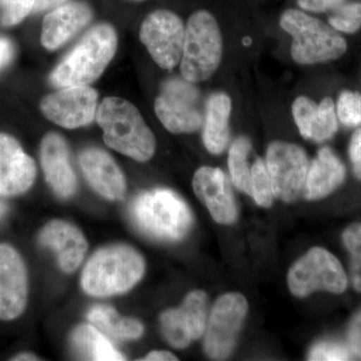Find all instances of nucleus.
<instances>
[{"label": "nucleus", "mask_w": 361, "mask_h": 361, "mask_svg": "<svg viewBox=\"0 0 361 361\" xmlns=\"http://www.w3.org/2000/svg\"><path fill=\"white\" fill-rule=\"evenodd\" d=\"M96 118L110 148L137 161H149L155 154V135L130 102L106 97L97 108Z\"/></svg>", "instance_id": "nucleus-1"}, {"label": "nucleus", "mask_w": 361, "mask_h": 361, "mask_svg": "<svg viewBox=\"0 0 361 361\" xmlns=\"http://www.w3.org/2000/svg\"><path fill=\"white\" fill-rule=\"evenodd\" d=\"M116 47L118 35L113 25L94 26L52 71L51 84L61 89L90 85L101 77L115 56Z\"/></svg>", "instance_id": "nucleus-2"}, {"label": "nucleus", "mask_w": 361, "mask_h": 361, "mask_svg": "<svg viewBox=\"0 0 361 361\" xmlns=\"http://www.w3.org/2000/svg\"><path fill=\"white\" fill-rule=\"evenodd\" d=\"M279 25L292 37L291 56L299 65H317L341 59L348 51L343 37L324 21L297 7L285 9Z\"/></svg>", "instance_id": "nucleus-3"}, {"label": "nucleus", "mask_w": 361, "mask_h": 361, "mask_svg": "<svg viewBox=\"0 0 361 361\" xmlns=\"http://www.w3.org/2000/svg\"><path fill=\"white\" fill-rule=\"evenodd\" d=\"M145 268L144 258L132 247H104L89 259L80 282L90 295H116L133 288L142 279Z\"/></svg>", "instance_id": "nucleus-4"}, {"label": "nucleus", "mask_w": 361, "mask_h": 361, "mask_svg": "<svg viewBox=\"0 0 361 361\" xmlns=\"http://www.w3.org/2000/svg\"><path fill=\"white\" fill-rule=\"evenodd\" d=\"M130 213L137 229L161 241H179L186 236L193 224L189 206L168 189L139 195L133 201Z\"/></svg>", "instance_id": "nucleus-5"}, {"label": "nucleus", "mask_w": 361, "mask_h": 361, "mask_svg": "<svg viewBox=\"0 0 361 361\" xmlns=\"http://www.w3.org/2000/svg\"><path fill=\"white\" fill-rule=\"evenodd\" d=\"M222 56V32L215 16L206 9L195 11L185 30L180 61L183 78L192 84L205 82L219 68Z\"/></svg>", "instance_id": "nucleus-6"}, {"label": "nucleus", "mask_w": 361, "mask_h": 361, "mask_svg": "<svg viewBox=\"0 0 361 361\" xmlns=\"http://www.w3.org/2000/svg\"><path fill=\"white\" fill-rule=\"evenodd\" d=\"M287 281L291 293L298 298L319 290L341 294L348 284L338 259L320 247L310 249L292 265Z\"/></svg>", "instance_id": "nucleus-7"}, {"label": "nucleus", "mask_w": 361, "mask_h": 361, "mask_svg": "<svg viewBox=\"0 0 361 361\" xmlns=\"http://www.w3.org/2000/svg\"><path fill=\"white\" fill-rule=\"evenodd\" d=\"M154 108L165 129L173 134H191L203 127L205 111H202L198 90L187 80L166 82Z\"/></svg>", "instance_id": "nucleus-8"}, {"label": "nucleus", "mask_w": 361, "mask_h": 361, "mask_svg": "<svg viewBox=\"0 0 361 361\" xmlns=\"http://www.w3.org/2000/svg\"><path fill=\"white\" fill-rule=\"evenodd\" d=\"M247 312L248 302L242 294H224L216 301L204 332V348L209 357L223 360L231 355Z\"/></svg>", "instance_id": "nucleus-9"}, {"label": "nucleus", "mask_w": 361, "mask_h": 361, "mask_svg": "<svg viewBox=\"0 0 361 361\" xmlns=\"http://www.w3.org/2000/svg\"><path fill=\"white\" fill-rule=\"evenodd\" d=\"M186 25L173 11L158 9L142 21L140 39L161 68L171 71L180 65Z\"/></svg>", "instance_id": "nucleus-10"}, {"label": "nucleus", "mask_w": 361, "mask_h": 361, "mask_svg": "<svg viewBox=\"0 0 361 361\" xmlns=\"http://www.w3.org/2000/svg\"><path fill=\"white\" fill-rule=\"evenodd\" d=\"M265 164L274 197L291 203L303 193L310 161L301 147L286 142H271Z\"/></svg>", "instance_id": "nucleus-11"}, {"label": "nucleus", "mask_w": 361, "mask_h": 361, "mask_svg": "<svg viewBox=\"0 0 361 361\" xmlns=\"http://www.w3.org/2000/svg\"><path fill=\"white\" fill-rule=\"evenodd\" d=\"M40 110L52 123L78 129L94 122L97 111V92L89 85L63 87L42 99Z\"/></svg>", "instance_id": "nucleus-12"}, {"label": "nucleus", "mask_w": 361, "mask_h": 361, "mask_svg": "<svg viewBox=\"0 0 361 361\" xmlns=\"http://www.w3.org/2000/svg\"><path fill=\"white\" fill-rule=\"evenodd\" d=\"M208 322V296L206 292H190L177 310H169L161 315L164 336L173 348H186L205 332Z\"/></svg>", "instance_id": "nucleus-13"}, {"label": "nucleus", "mask_w": 361, "mask_h": 361, "mask_svg": "<svg viewBox=\"0 0 361 361\" xmlns=\"http://www.w3.org/2000/svg\"><path fill=\"white\" fill-rule=\"evenodd\" d=\"M27 294L25 261L13 247L0 244V319L13 320L23 314Z\"/></svg>", "instance_id": "nucleus-14"}, {"label": "nucleus", "mask_w": 361, "mask_h": 361, "mask_svg": "<svg viewBox=\"0 0 361 361\" xmlns=\"http://www.w3.org/2000/svg\"><path fill=\"white\" fill-rule=\"evenodd\" d=\"M193 189L216 222L233 224L237 220V206L227 176L219 168L201 167L193 177Z\"/></svg>", "instance_id": "nucleus-15"}, {"label": "nucleus", "mask_w": 361, "mask_h": 361, "mask_svg": "<svg viewBox=\"0 0 361 361\" xmlns=\"http://www.w3.org/2000/svg\"><path fill=\"white\" fill-rule=\"evenodd\" d=\"M37 167L11 135L0 133V196H18L32 188Z\"/></svg>", "instance_id": "nucleus-16"}, {"label": "nucleus", "mask_w": 361, "mask_h": 361, "mask_svg": "<svg viewBox=\"0 0 361 361\" xmlns=\"http://www.w3.org/2000/svg\"><path fill=\"white\" fill-rule=\"evenodd\" d=\"M40 163L45 180L54 193L63 199L77 191V176L71 167L68 145L56 133L45 135L40 144Z\"/></svg>", "instance_id": "nucleus-17"}, {"label": "nucleus", "mask_w": 361, "mask_h": 361, "mask_svg": "<svg viewBox=\"0 0 361 361\" xmlns=\"http://www.w3.org/2000/svg\"><path fill=\"white\" fill-rule=\"evenodd\" d=\"M92 18V8L87 4L68 1L44 16L40 42L49 51L58 49L89 25Z\"/></svg>", "instance_id": "nucleus-18"}, {"label": "nucleus", "mask_w": 361, "mask_h": 361, "mask_svg": "<svg viewBox=\"0 0 361 361\" xmlns=\"http://www.w3.org/2000/svg\"><path fill=\"white\" fill-rule=\"evenodd\" d=\"M80 165L90 186L104 198L118 201L125 197V176L106 152L94 148L85 149L80 156Z\"/></svg>", "instance_id": "nucleus-19"}, {"label": "nucleus", "mask_w": 361, "mask_h": 361, "mask_svg": "<svg viewBox=\"0 0 361 361\" xmlns=\"http://www.w3.org/2000/svg\"><path fill=\"white\" fill-rule=\"evenodd\" d=\"M40 245L56 252L59 267L66 273L78 269L84 261L87 242L82 233L66 221L54 220L42 228Z\"/></svg>", "instance_id": "nucleus-20"}, {"label": "nucleus", "mask_w": 361, "mask_h": 361, "mask_svg": "<svg viewBox=\"0 0 361 361\" xmlns=\"http://www.w3.org/2000/svg\"><path fill=\"white\" fill-rule=\"evenodd\" d=\"M346 169L341 159L329 147L318 151L310 164L303 194L307 200L315 201L334 193L343 184Z\"/></svg>", "instance_id": "nucleus-21"}, {"label": "nucleus", "mask_w": 361, "mask_h": 361, "mask_svg": "<svg viewBox=\"0 0 361 361\" xmlns=\"http://www.w3.org/2000/svg\"><path fill=\"white\" fill-rule=\"evenodd\" d=\"M232 101L225 92H216L209 97L203 123V142L207 151L220 155L230 141V116Z\"/></svg>", "instance_id": "nucleus-22"}, {"label": "nucleus", "mask_w": 361, "mask_h": 361, "mask_svg": "<svg viewBox=\"0 0 361 361\" xmlns=\"http://www.w3.org/2000/svg\"><path fill=\"white\" fill-rule=\"evenodd\" d=\"M71 345L85 360L118 361L125 356L116 350L110 338L94 325L82 324L71 334Z\"/></svg>", "instance_id": "nucleus-23"}, {"label": "nucleus", "mask_w": 361, "mask_h": 361, "mask_svg": "<svg viewBox=\"0 0 361 361\" xmlns=\"http://www.w3.org/2000/svg\"><path fill=\"white\" fill-rule=\"evenodd\" d=\"M87 319L109 338L116 341H135L142 336L144 326L139 320L123 317L106 305L94 306L87 312Z\"/></svg>", "instance_id": "nucleus-24"}, {"label": "nucleus", "mask_w": 361, "mask_h": 361, "mask_svg": "<svg viewBox=\"0 0 361 361\" xmlns=\"http://www.w3.org/2000/svg\"><path fill=\"white\" fill-rule=\"evenodd\" d=\"M251 148L248 137H239L233 142L228 155V167L233 184L239 191L250 196L251 168L248 165V156Z\"/></svg>", "instance_id": "nucleus-25"}, {"label": "nucleus", "mask_w": 361, "mask_h": 361, "mask_svg": "<svg viewBox=\"0 0 361 361\" xmlns=\"http://www.w3.org/2000/svg\"><path fill=\"white\" fill-rule=\"evenodd\" d=\"M338 118L336 106L331 97H324L317 109L311 122L310 140L317 142L329 141L338 130Z\"/></svg>", "instance_id": "nucleus-26"}, {"label": "nucleus", "mask_w": 361, "mask_h": 361, "mask_svg": "<svg viewBox=\"0 0 361 361\" xmlns=\"http://www.w3.org/2000/svg\"><path fill=\"white\" fill-rule=\"evenodd\" d=\"M329 25L338 32H357L361 28V2L346 0L330 13Z\"/></svg>", "instance_id": "nucleus-27"}, {"label": "nucleus", "mask_w": 361, "mask_h": 361, "mask_svg": "<svg viewBox=\"0 0 361 361\" xmlns=\"http://www.w3.org/2000/svg\"><path fill=\"white\" fill-rule=\"evenodd\" d=\"M342 240L350 256L351 281L355 290L361 292V223L349 225Z\"/></svg>", "instance_id": "nucleus-28"}, {"label": "nucleus", "mask_w": 361, "mask_h": 361, "mask_svg": "<svg viewBox=\"0 0 361 361\" xmlns=\"http://www.w3.org/2000/svg\"><path fill=\"white\" fill-rule=\"evenodd\" d=\"M251 197L257 205L270 207L272 204L273 194L272 183L269 173L264 161L257 159L251 167Z\"/></svg>", "instance_id": "nucleus-29"}, {"label": "nucleus", "mask_w": 361, "mask_h": 361, "mask_svg": "<svg viewBox=\"0 0 361 361\" xmlns=\"http://www.w3.org/2000/svg\"><path fill=\"white\" fill-rule=\"evenodd\" d=\"M339 122L349 128L361 126V94L360 92L343 90L336 104Z\"/></svg>", "instance_id": "nucleus-30"}, {"label": "nucleus", "mask_w": 361, "mask_h": 361, "mask_svg": "<svg viewBox=\"0 0 361 361\" xmlns=\"http://www.w3.org/2000/svg\"><path fill=\"white\" fill-rule=\"evenodd\" d=\"M35 0H0V23L4 26L18 25L32 13Z\"/></svg>", "instance_id": "nucleus-31"}, {"label": "nucleus", "mask_w": 361, "mask_h": 361, "mask_svg": "<svg viewBox=\"0 0 361 361\" xmlns=\"http://www.w3.org/2000/svg\"><path fill=\"white\" fill-rule=\"evenodd\" d=\"M318 104L308 97H296L292 104V115L301 135L310 140L311 122Z\"/></svg>", "instance_id": "nucleus-32"}, {"label": "nucleus", "mask_w": 361, "mask_h": 361, "mask_svg": "<svg viewBox=\"0 0 361 361\" xmlns=\"http://www.w3.org/2000/svg\"><path fill=\"white\" fill-rule=\"evenodd\" d=\"M353 353L348 346L337 342L324 341L316 344L310 353V360H349Z\"/></svg>", "instance_id": "nucleus-33"}, {"label": "nucleus", "mask_w": 361, "mask_h": 361, "mask_svg": "<svg viewBox=\"0 0 361 361\" xmlns=\"http://www.w3.org/2000/svg\"><path fill=\"white\" fill-rule=\"evenodd\" d=\"M346 0H295L297 8L308 13H330Z\"/></svg>", "instance_id": "nucleus-34"}, {"label": "nucleus", "mask_w": 361, "mask_h": 361, "mask_svg": "<svg viewBox=\"0 0 361 361\" xmlns=\"http://www.w3.org/2000/svg\"><path fill=\"white\" fill-rule=\"evenodd\" d=\"M348 348L353 355L361 357V310L349 323L348 329Z\"/></svg>", "instance_id": "nucleus-35"}, {"label": "nucleus", "mask_w": 361, "mask_h": 361, "mask_svg": "<svg viewBox=\"0 0 361 361\" xmlns=\"http://www.w3.org/2000/svg\"><path fill=\"white\" fill-rule=\"evenodd\" d=\"M348 154L351 165H353V173L358 180H361V128L356 130L351 137Z\"/></svg>", "instance_id": "nucleus-36"}, {"label": "nucleus", "mask_w": 361, "mask_h": 361, "mask_svg": "<svg viewBox=\"0 0 361 361\" xmlns=\"http://www.w3.org/2000/svg\"><path fill=\"white\" fill-rule=\"evenodd\" d=\"M14 47L7 37L0 35V71L4 70L13 61Z\"/></svg>", "instance_id": "nucleus-37"}, {"label": "nucleus", "mask_w": 361, "mask_h": 361, "mask_svg": "<svg viewBox=\"0 0 361 361\" xmlns=\"http://www.w3.org/2000/svg\"><path fill=\"white\" fill-rule=\"evenodd\" d=\"M70 0H35L32 13H44V11H51L56 7L63 6Z\"/></svg>", "instance_id": "nucleus-38"}, {"label": "nucleus", "mask_w": 361, "mask_h": 361, "mask_svg": "<svg viewBox=\"0 0 361 361\" xmlns=\"http://www.w3.org/2000/svg\"><path fill=\"white\" fill-rule=\"evenodd\" d=\"M142 360L146 361H164V360H178V358L176 357L173 353H169V351L165 350H155L152 351L151 353H149L146 357L142 358Z\"/></svg>", "instance_id": "nucleus-39"}, {"label": "nucleus", "mask_w": 361, "mask_h": 361, "mask_svg": "<svg viewBox=\"0 0 361 361\" xmlns=\"http://www.w3.org/2000/svg\"><path fill=\"white\" fill-rule=\"evenodd\" d=\"M13 360L16 361H32V360H39V357L35 356V355H32V353H20V355H18L13 357Z\"/></svg>", "instance_id": "nucleus-40"}, {"label": "nucleus", "mask_w": 361, "mask_h": 361, "mask_svg": "<svg viewBox=\"0 0 361 361\" xmlns=\"http://www.w3.org/2000/svg\"><path fill=\"white\" fill-rule=\"evenodd\" d=\"M7 213V206L6 203L0 201V221L4 219V216L6 215Z\"/></svg>", "instance_id": "nucleus-41"}, {"label": "nucleus", "mask_w": 361, "mask_h": 361, "mask_svg": "<svg viewBox=\"0 0 361 361\" xmlns=\"http://www.w3.org/2000/svg\"><path fill=\"white\" fill-rule=\"evenodd\" d=\"M135 1H142V0H135Z\"/></svg>", "instance_id": "nucleus-42"}]
</instances>
